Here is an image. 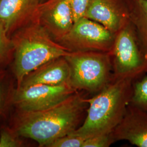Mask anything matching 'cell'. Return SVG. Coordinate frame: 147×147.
Listing matches in <instances>:
<instances>
[{
	"mask_svg": "<svg viewBox=\"0 0 147 147\" xmlns=\"http://www.w3.org/2000/svg\"><path fill=\"white\" fill-rule=\"evenodd\" d=\"M114 142H115L110 133L86 138L83 147H108Z\"/></svg>",
	"mask_w": 147,
	"mask_h": 147,
	"instance_id": "obj_19",
	"label": "cell"
},
{
	"mask_svg": "<svg viewBox=\"0 0 147 147\" xmlns=\"http://www.w3.org/2000/svg\"><path fill=\"white\" fill-rule=\"evenodd\" d=\"M88 104L84 94L78 91L65 100L41 111H16L11 126L20 136L31 139L40 147L76 130L80 125Z\"/></svg>",
	"mask_w": 147,
	"mask_h": 147,
	"instance_id": "obj_1",
	"label": "cell"
},
{
	"mask_svg": "<svg viewBox=\"0 0 147 147\" xmlns=\"http://www.w3.org/2000/svg\"><path fill=\"white\" fill-rule=\"evenodd\" d=\"M37 21L58 42L73 25L70 0H45L39 5Z\"/></svg>",
	"mask_w": 147,
	"mask_h": 147,
	"instance_id": "obj_8",
	"label": "cell"
},
{
	"mask_svg": "<svg viewBox=\"0 0 147 147\" xmlns=\"http://www.w3.org/2000/svg\"><path fill=\"white\" fill-rule=\"evenodd\" d=\"M70 69L64 57L53 59L32 71L24 78L20 87L34 84L58 86L70 84Z\"/></svg>",
	"mask_w": 147,
	"mask_h": 147,
	"instance_id": "obj_11",
	"label": "cell"
},
{
	"mask_svg": "<svg viewBox=\"0 0 147 147\" xmlns=\"http://www.w3.org/2000/svg\"><path fill=\"white\" fill-rule=\"evenodd\" d=\"M22 138L11 126L0 128V147H24Z\"/></svg>",
	"mask_w": 147,
	"mask_h": 147,
	"instance_id": "obj_17",
	"label": "cell"
},
{
	"mask_svg": "<svg viewBox=\"0 0 147 147\" xmlns=\"http://www.w3.org/2000/svg\"><path fill=\"white\" fill-rule=\"evenodd\" d=\"M84 17L95 21L117 34L127 24L116 0H90Z\"/></svg>",
	"mask_w": 147,
	"mask_h": 147,
	"instance_id": "obj_12",
	"label": "cell"
},
{
	"mask_svg": "<svg viewBox=\"0 0 147 147\" xmlns=\"http://www.w3.org/2000/svg\"><path fill=\"white\" fill-rule=\"evenodd\" d=\"M16 88L14 81L8 71L0 69V119L8 115L13 105V96Z\"/></svg>",
	"mask_w": 147,
	"mask_h": 147,
	"instance_id": "obj_14",
	"label": "cell"
},
{
	"mask_svg": "<svg viewBox=\"0 0 147 147\" xmlns=\"http://www.w3.org/2000/svg\"><path fill=\"white\" fill-rule=\"evenodd\" d=\"M65 58L70 69V84L77 91L100 92L113 80L111 53L71 51Z\"/></svg>",
	"mask_w": 147,
	"mask_h": 147,
	"instance_id": "obj_4",
	"label": "cell"
},
{
	"mask_svg": "<svg viewBox=\"0 0 147 147\" xmlns=\"http://www.w3.org/2000/svg\"><path fill=\"white\" fill-rule=\"evenodd\" d=\"M133 81L112 80L93 98L87 99V115L82 125L70 133L85 139L110 134L122 120L130 103Z\"/></svg>",
	"mask_w": 147,
	"mask_h": 147,
	"instance_id": "obj_2",
	"label": "cell"
},
{
	"mask_svg": "<svg viewBox=\"0 0 147 147\" xmlns=\"http://www.w3.org/2000/svg\"><path fill=\"white\" fill-rule=\"evenodd\" d=\"M85 138L71 134L51 142L47 147H83Z\"/></svg>",
	"mask_w": 147,
	"mask_h": 147,
	"instance_id": "obj_18",
	"label": "cell"
},
{
	"mask_svg": "<svg viewBox=\"0 0 147 147\" xmlns=\"http://www.w3.org/2000/svg\"><path fill=\"white\" fill-rule=\"evenodd\" d=\"M130 104L147 112V75L133 84Z\"/></svg>",
	"mask_w": 147,
	"mask_h": 147,
	"instance_id": "obj_16",
	"label": "cell"
},
{
	"mask_svg": "<svg viewBox=\"0 0 147 147\" xmlns=\"http://www.w3.org/2000/svg\"><path fill=\"white\" fill-rule=\"evenodd\" d=\"M111 54L113 80L134 81L147 73V58L139 45L135 30L127 24L116 34Z\"/></svg>",
	"mask_w": 147,
	"mask_h": 147,
	"instance_id": "obj_5",
	"label": "cell"
},
{
	"mask_svg": "<svg viewBox=\"0 0 147 147\" xmlns=\"http://www.w3.org/2000/svg\"><path fill=\"white\" fill-rule=\"evenodd\" d=\"M76 92L69 84L58 86L34 84L16 88L13 105L19 111L43 110L58 104Z\"/></svg>",
	"mask_w": 147,
	"mask_h": 147,
	"instance_id": "obj_7",
	"label": "cell"
},
{
	"mask_svg": "<svg viewBox=\"0 0 147 147\" xmlns=\"http://www.w3.org/2000/svg\"><path fill=\"white\" fill-rule=\"evenodd\" d=\"M40 0H0V21L11 36L21 27L37 21Z\"/></svg>",
	"mask_w": 147,
	"mask_h": 147,
	"instance_id": "obj_9",
	"label": "cell"
},
{
	"mask_svg": "<svg viewBox=\"0 0 147 147\" xmlns=\"http://www.w3.org/2000/svg\"><path fill=\"white\" fill-rule=\"evenodd\" d=\"M13 57V47L5 27L0 21V67L10 63Z\"/></svg>",
	"mask_w": 147,
	"mask_h": 147,
	"instance_id": "obj_15",
	"label": "cell"
},
{
	"mask_svg": "<svg viewBox=\"0 0 147 147\" xmlns=\"http://www.w3.org/2000/svg\"><path fill=\"white\" fill-rule=\"evenodd\" d=\"M13 47L11 71L20 86L27 74L53 59L68 55V48L53 40L38 22L21 27L11 37Z\"/></svg>",
	"mask_w": 147,
	"mask_h": 147,
	"instance_id": "obj_3",
	"label": "cell"
},
{
	"mask_svg": "<svg viewBox=\"0 0 147 147\" xmlns=\"http://www.w3.org/2000/svg\"><path fill=\"white\" fill-rule=\"evenodd\" d=\"M116 36L100 24L83 17L74 23L68 33L58 42L70 51L111 53Z\"/></svg>",
	"mask_w": 147,
	"mask_h": 147,
	"instance_id": "obj_6",
	"label": "cell"
},
{
	"mask_svg": "<svg viewBox=\"0 0 147 147\" xmlns=\"http://www.w3.org/2000/svg\"><path fill=\"white\" fill-rule=\"evenodd\" d=\"M111 135L115 142L125 140L137 147H147V112L130 103Z\"/></svg>",
	"mask_w": 147,
	"mask_h": 147,
	"instance_id": "obj_10",
	"label": "cell"
},
{
	"mask_svg": "<svg viewBox=\"0 0 147 147\" xmlns=\"http://www.w3.org/2000/svg\"><path fill=\"white\" fill-rule=\"evenodd\" d=\"M90 0H70L74 21H78L84 16Z\"/></svg>",
	"mask_w": 147,
	"mask_h": 147,
	"instance_id": "obj_20",
	"label": "cell"
},
{
	"mask_svg": "<svg viewBox=\"0 0 147 147\" xmlns=\"http://www.w3.org/2000/svg\"><path fill=\"white\" fill-rule=\"evenodd\" d=\"M136 14L132 16L139 45L147 58V0H137Z\"/></svg>",
	"mask_w": 147,
	"mask_h": 147,
	"instance_id": "obj_13",
	"label": "cell"
}]
</instances>
